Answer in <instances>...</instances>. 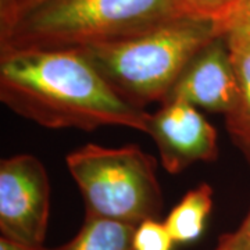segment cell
<instances>
[{
  "mask_svg": "<svg viewBox=\"0 0 250 250\" xmlns=\"http://www.w3.org/2000/svg\"><path fill=\"white\" fill-rule=\"evenodd\" d=\"M189 16L207 18L221 24L225 34L228 21L233 16L241 0H177Z\"/></svg>",
  "mask_w": 250,
  "mask_h": 250,
  "instance_id": "cell-11",
  "label": "cell"
},
{
  "mask_svg": "<svg viewBox=\"0 0 250 250\" xmlns=\"http://www.w3.org/2000/svg\"><path fill=\"white\" fill-rule=\"evenodd\" d=\"M50 213V184L42 161L16 154L0 161V231L11 241L43 246Z\"/></svg>",
  "mask_w": 250,
  "mask_h": 250,
  "instance_id": "cell-5",
  "label": "cell"
},
{
  "mask_svg": "<svg viewBox=\"0 0 250 250\" xmlns=\"http://www.w3.org/2000/svg\"><path fill=\"white\" fill-rule=\"evenodd\" d=\"M215 250H250L239 231L231 233H224L218 241Z\"/></svg>",
  "mask_w": 250,
  "mask_h": 250,
  "instance_id": "cell-15",
  "label": "cell"
},
{
  "mask_svg": "<svg viewBox=\"0 0 250 250\" xmlns=\"http://www.w3.org/2000/svg\"><path fill=\"white\" fill-rule=\"evenodd\" d=\"M43 1L45 0H7L0 3V29L11 25L16 20Z\"/></svg>",
  "mask_w": 250,
  "mask_h": 250,
  "instance_id": "cell-14",
  "label": "cell"
},
{
  "mask_svg": "<svg viewBox=\"0 0 250 250\" xmlns=\"http://www.w3.org/2000/svg\"><path fill=\"white\" fill-rule=\"evenodd\" d=\"M224 36L213 20L182 16L138 35L81 47L117 93L135 107L164 102L202 49Z\"/></svg>",
  "mask_w": 250,
  "mask_h": 250,
  "instance_id": "cell-2",
  "label": "cell"
},
{
  "mask_svg": "<svg viewBox=\"0 0 250 250\" xmlns=\"http://www.w3.org/2000/svg\"><path fill=\"white\" fill-rule=\"evenodd\" d=\"M145 134L156 142L161 164L170 174H178L197 161H214L218 157L214 126L185 100H164L160 110L147 116Z\"/></svg>",
  "mask_w": 250,
  "mask_h": 250,
  "instance_id": "cell-6",
  "label": "cell"
},
{
  "mask_svg": "<svg viewBox=\"0 0 250 250\" xmlns=\"http://www.w3.org/2000/svg\"><path fill=\"white\" fill-rule=\"evenodd\" d=\"M236 72L224 36L215 38L189 62L166 100L179 99L213 113L227 114L236 98Z\"/></svg>",
  "mask_w": 250,
  "mask_h": 250,
  "instance_id": "cell-7",
  "label": "cell"
},
{
  "mask_svg": "<svg viewBox=\"0 0 250 250\" xmlns=\"http://www.w3.org/2000/svg\"><path fill=\"white\" fill-rule=\"evenodd\" d=\"M213 208V189L200 184L189 190L166 218V227L175 243H190L205 231L207 218Z\"/></svg>",
  "mask_w": 250,
  "mask_h": 250,
  "instance_id": "cell-9",
  "label": "cell"
},
{
  "mask_svg": "<svg viewBox=\"0 0 250 250\" xmlns=\"http://www.w3.org/2000/svg\"><path fill=\"white\" fill-rule=\"evenodd\" d=\"M225 41L231 52L238 83L235 103L225 114L227 129L236 145L250 156V45Z\"/></svg>",
  "mask_w": 250,
  "mask_h": 250,
  "instance_id": "cell-8",
  "label": "cell"
},
{
  "mask_svg": "<svg viewBox=\"0 0 250 250\" xmlns=\"http://www.w3.org/2000/svg\"><path fill=\"white\" fill-rule=\"evenodd\" d=\"M182 16L189 14L177 0H45L0 29V50L81 49Z\"/></svg>",
  "mask_w": 250,
  "mask_h": 250,
  "instance_id": "cell-3",
  "label": "cell"
},
{
  "mask_svg": "<svg viewBox=\"0 0 250 250\" xmlns=\"http://www.w3.org/2000/svg\"><path fill=\"white\" fill-rule=\"evenodd\" d=\"M175 245L166 224L147 220L136 227L134 250H172Z\"/></svg>",
  "mask_w": 250,
  "mask_h": 250,
  "instance_id": "cell-12",
  "label": "cell"
},
{
  "mask_svg": "<svg viewBox=\"0 0 250 250\" xmlns=\"http://www.w3.org/2000/svg\"><path fill=\"white\" fill-rule=\"evenodd\" d=\"M0 250H49V249H45L43 246H39V248L27 246V245H22V243H18V242L7 239V238H4V236H0Z\"/></svg>",
  "mask_w": 250,
  "mask_h": 250,
  "instance_id": "cell-16",
  "label": "cell"
},
{
  "mask_svg": "<svg viewBox=\"0 0 250 250\" xmlns=\"http://www.w3.org/2000/svg\"><path fill=\"white\" fill-rule=\"evenodd\" d=\"M225 39L250 45V0H241L225 28Z\"/></svg>",
  "mask_w": 250,
  "mask_h": 250,
  "instance_id": "cell-13",
  "label": "cell"
},
{
  "mask_svg": "<svg viewBox=\"0 0 250 250\" xmlns=\"http://www.w3.org/2000/svg\"><path fill=\"white\" fill-rule=\"evenodd\" d=\"M65 164L78 185L86 215L135 227L157 220L163 208L157 164L141 147L89 143L70 153Z\"/></svg>",
  "mask_w": 250,
  "mask_h": 250,
  "instance_id": "cell-4",
  "label": "cell"
},
{
  "mask_svg": "<svg viewBox=\"0 0 250 250\" xmlns=\"http://www.w3.org/2000/svg\"><path fill=\"white\" fill-rule=\"evenodd\" d=\"M0 100L46 128L146 132L147 113L125 102L82 49L0 50Z\"/></svg>",
  "mask_w": 250,
  "mask_h": 250,
  "instance_id": "cell-1",
  "label": "cell"
},
{
  "mask_svg": "<svg viewBox=\"0 0 250 250\" xmlns=\"http://www.w3.org/2000/svg\"><path fill=\"white\" fill-rule=\"evenodd\" d=\"M3 1H7V0H0V3H3Z\"/></svg>",
  "mask_w": 250,
  "mask_h": 250,
  "instance_id": "cell-18",
  "label": "cell"
},
{
  "mask_svg": "<svg viewBox=\"0 0 250 250\" xmlns=\"http://www.w3.org/2000/svg\"><path fill=\"white\" fill-rule=\"evenodd\" d=\"M135 231L131 224L85 215L78 233L54 250H134Z\"/></svg>",
  "mask_w": 250,
  "mask_h": 250,
  "instance_id": "cell-10",
  "label": "cell"
},
{
  "mask_svg": "<svg viewBox=\"0 0 250 250\" xmlns=\"http://www.w3.org/2000/svg\"><path fill=\"white\" fill-rule=\"evenodd\" d=\"M239 233L242 235V238L245 239V242H246V245L249 246L250 249V211L249 214H248V217L245 218V221L242 223V225L239 227Z\"/></svg>",
  "mask_w": 250,
  "mask_h": 250,
  "instance_id": "cell-17",
  "label": "cell"
}]
</instances>
